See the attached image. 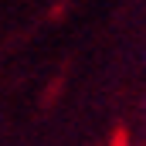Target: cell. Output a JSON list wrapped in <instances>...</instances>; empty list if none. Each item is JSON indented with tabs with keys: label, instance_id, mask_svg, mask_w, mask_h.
Wrapping results in <instances>:
<instances>
[{
	"label": "cell",
	"instance_id": "obj_1",
	"mask_svg": "<svg viewBox=\"0 0 146 146\" xmlns=\"http://www.w3.org/2000/svg\"><path fill=\"white\" fill-rule=\"evenodd\" d=\"M115 146H126V143H115Z\"/></svg>",
	"mask_w": 146,
	"mask_h": 146
}]
</instances>
